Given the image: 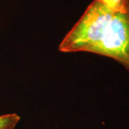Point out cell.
I'll list each match as a JSON object with an SVG mask.
<instances>
[{
  "mask_svg": "<svg viewBox=\"0 0 129 129\" xmlns=\"http://www.w3.org/2000/svg\"><path fill=\"white\" fill-rule=\"evenodd\" d=\"M101 4L113 11H118L129 5V0H98Z\"/></svg>",
  "mask_w": 129,
  "mask_h": 129,
  "instance_id": "cell-3",
  "label": "cell"
},
{
  "mask_svg": "<svg viewBox=\"0 0 129 129\" xmlns=\"http://www.w3.org/2000/svg\"><path fill=\"white\" fill-rule=\"evenodd\" d=\"M58 50L110 57L129 72V5L113 11L93 0L60 42Z\"/></svg>",
  "mask_w": 129,
  "mask_h": 129,
  "instance_id": "cell-1",
  "label": "cell"
},
{
  "mask_svg": "<svg viewBox=\"0 0 129 129\" xmlns=\"http://www.w3.org/2000/svg\"><path fill=\"white\" fill-rule=\"evenodd\" d=\"M20 120V116L17 113L0 115V129H14Z\"/></svg>",
  "mask_w": 129,
  "mask_h": 129,
  "instance_id": "cell-2",
  "label": "cell"
}]
</instances>
